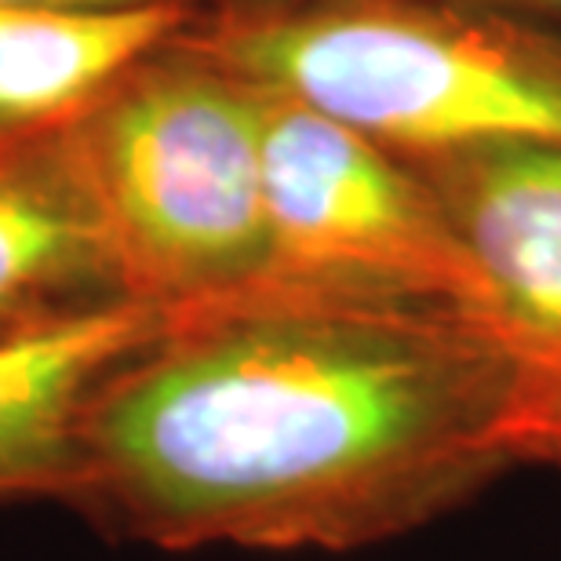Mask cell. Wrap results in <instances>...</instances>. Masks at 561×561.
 Here are the masks:
<instances>
[{
  "instance_id": "cell-1",
  "label": "cell",
  "mask_w": 561,
  "mask_h": 561,
  "mask_svg": "<svg viewBox=\"0 0 561 561\" xmlns=\"http://www.w3.org/2000/svg\"><path fill=\"white\" fill-rule=\"evenodd\" d=\"M529 394L463 313L255 291L110 379L70 507L161 551H354L518 467Z\"/></svg>"
},
{
  "instance_id": "cell-2",
  "label": "cell",
  "mask_w": 561,
  "mask_h": 561,
  "mask_svg": "<svg viewBox=\"0 0 561 561\" xmlns=\"http://www.w3.org/2000/svg\"><path fill=\"white\" fill-rule=\"evenodd\" d=\"M179 44L409 161L507 142L561 146V48L463 11L318 0L241 11Z\"/></svg>"
},
{
  "instance_id": "cell-3",
  "label": "cell",
  "mask_w": 561,
  "mask_h": 561,
  "mask_svg": "<svg viewBox=\"0 0 561 561\" xmlns=\"http://www.w3.org/2000/svg\"><path fill=\"white\" fill-rule=\"evenodd\" d=\"M125 299L179 318L266 280L263 95L172 44L70 125Z\"/></svg>"
},
{
  "instance_id": "cell-4",
  "label": "cell",
  "mask_w": 561,
  "mask_h": 561,
  "mask_svg": "<svg viewBox=\"0 0 561 561\" xmlns=\"http://www.w3.org/2000/svg\"><path fill=\"white\" fill-rule=\"evenodd\" d=\"M260 95L271 244L260 291L453 310L481 329L474 263L420 168L296 99Z\"/></svg>"
},
{
  "instance_id": "cell-5",
  "label": "cell",
  "mask_w": 561,
  "mask_h": 561,
  "mask_svg": "<svg viewBox=\"0 0 561 561\" xmlns=\"http://www.w3.org/2000/svg\"><path fill=\"white\" fill-rule=\"evenodd\" d=\"M481 280V329L533 387H561V146L507 142L412 161Z\"/></svg>"
},
{
  "instance_id": "cell-6",
  "label": "cell",
  "mask_w": 561,
  "mask_h": 561,
  "mask_svg": "<svg viewBox=\"0 0 561 561\" xmlns=\"http://www.w3.org/2000/svg\"><path fill=\"white\" fill-rule=\"evenodd\" d=\"M168 321L114 299L0 340V503L70 507L99 394Z\"/></svg>"
},
{
  "instance_id": "cell-7",
  "label": "cell",
  "mask_w": 561,
  "mask_h": 561,
  "mask_svg": "<svg viewBox=\"0 0 561 561\" xmlns=\"http://www.w3.org/2000/svg\"><path fill=\"white\" fill-rule=\"evenodd\" d=\"M190 8L0 4V150L70 128L183 37Z\"/></svg>"
},
{
  "instance_id": "cell-8",
  "label": "cell",
  "mask_w": 561,
  "mask_h": 561,
  "mask_svg": "<svg viewBox=\"0 0 561 561\" xmlns=\"http://www.w3.org/2000/svg\"><path fill=\"white\" fill-rule=\"evenodd\" d=\"M125 299L70 128L0 150V340Z\"/></svg>"
},
{
  "instance_id": "cell-9",
  "label": "cell",
  "mask_w": 561,
  "mask_h": 561,
  "mask_svg": "<svg viewBox=\"0 0 561 561\" xmlns=\"http://www.w3.org/2000/svg\"><path fill=\"white\" fill-rule=\"evenodd\" d=\"M518 453L522 463H543L561 470V387H533L518 426Z\"/></svg>"
},
{
  "instance_id": "cell-10",
  "label": "cell",
  "mask_w": 561,
  "mask_h": 561,
  "mask_svg": "<svg viewBox=\"0 0 561 561\" xmlns=\"http://www.w3.org/2000/svg\"><path fill=\"white\" fill-rule=\"evenodd\" d=\"M0 4H44V8H136L157 0H0Z\"/></svg>"
},
{
  "instance_id": "cell-11",
  "label": "cell",
  "mask_w": 561,
  "mask_h": 561,
  "mask_svg": "<svg viewBox=\"0 0 561 561\" xmlns=\"http://www.w3.org/2000/svg\"><path fill=\"white\" fill-rule=\"evenodd\" d=\"M507 4H525L536 11H551V15H561V0H507Z\"/></svg>"
}]
</instances>
